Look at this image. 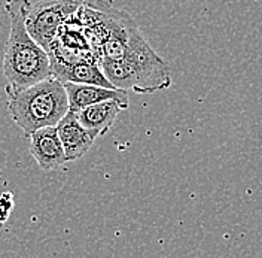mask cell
I'll return each mask as SVG.
<instances>
[{
	"instance_id": "6da1fadb",
	"label": "cell",
	"mask_w": 262,
	"mask_h": 258,
	"mask_svg": "<svg viewBox=\"0 0 262 258\" xmlns=\"http://www.w3.org/2000/svg\"><path fill=\"white\" fill-rule=\"evenodd\" d=\"M29 0H5L9 18V36L6 41L2 72L8 85L26 88L51 76L48 52L27 32L26 14Z\"/></svg>"
},
{
	"instance_id": "7a4b0ae2",
	"label": "cell",
	"mask_w": 262,
	"mask_h": 258,
	"mask_svg": "<svg viewBox=\"0 0 262 258\" xmlns=\"http://www.w3.org/2000/svg\"><path fill=\"white\" fill-rule=\"evenodd\" d=\"M8 111L26 136L36 130L57 127L69 112V98L64 84L49 76L26 88H14L6 84Z\"/></svg>"
},
{
	"instance_id": "3957f363",
	"label": "cell",
	"mask_w": 262,
	"mask_h": 258,
	"mask_svg": "<svg viewBox=\"0 0 262 258\" xmlns=\"http://www.w3.org/2000/svg\"><path fill=\"white\" fill-rule=\"evenodd\" d=\"M101 70L116 90L137 94H154L171 85L170 67L163 58L139 36L124 58L101 60Z\"/></svg>"
},
{
	"instance_id": "277c9868",
	"label": "cell",
	"mask_w": 262,
	"mask_h": 258,
	"mask_svg": "<svg viewBox=\"0 0 262 258\" xmlns=\"http://www.w3.org/2000/svg\"><path fill=\"white\" fill-rule=\"evenodd\" d=\"M81 0H39L29 3L26 14V27L33 39L48 51L55 41L60 27L76 14Z\"/></svg>"
},
{
	"instance_id": "5b68a950",
	"label": "cell",
	"mask_w": 262,
	"mask_h": 258,
	"mask_svg": "<svg viewBox=\"0 0 262 258\" xmlns=\"http://www.w3.org/2000/svg\"><path fill=\"white\" fill-rule=\"evenodd\" d=\"M30 152L39 167L45 172L64 166L66 154L57 127L36 130L30 136Z\"/></svg>"
},
{
	"instance_id": "8992f818",
	"label": "cell",
	"mask_w": 262,
	"mask_h": 258,
	"mask_svg": "<svg viewBox=\"0 0 262 258\" xmlns=\"http://www.w3.org/2000/svg\"><path fill=\"white\" fill-rule=\"evenodd\" d=\"M67 98H69V108L73 111H79L82 108L115 100L118 102L124 109L130 106V98L128 93L124 90H116V88H106L100 85H90V84H64Z\"/></svg>"
},
{
	"instance_id": "52a82bcc",
	"label": "cell",
	"mask_w": 262,
	"mask_h": 258,
	"mask_svg": "<svg viewBox=\"0 0 262 258\" xmlns=\"http://www.w3.org/2000/svg\"><path fill=\"white\" fill-rule=\"evenodd\" d=\"M57 131L64 148L66 162H75L86 155L96 141L82 127L78 120V113L73 109H69L63 120L57 124Z\"/></svg>"
},
{
	"instance_id": "ba28073f",
	"label": "cell",
	"mask_w": 262,
	"mask_h": 258,
	"mask_svg": "<svg viewBox=\"0 0 262 258\" xmlns=\"http://www.w3.org/2000/svg\"><path fill=\"white\" fill-rule=\"evenodd\" d=\"M121 111H124V108L118 102L107 100L82 108L76 111V113L82 127L96 139L98 136H104L107 133V130L114 126L115 120Z\"/></svg>"
},
{
	"instance_id": "9c48e42d",
	"label": "cell",
	"mask_w": 262,
	"mask_h": 258,
	"mask_svg": "<svg viewBox=\"0 0 262 258\" xmlns=\"http://www.w3.org/2000/svg\"><path fill=\"white\" fill-rule=\"evenodd\" d=\"M51 76L55 78L61 84H90V85H100L106 88H114L111 81L101 70L98 63H78L73 66H51Z\"/></svg>"
},
{
	"instance_id": "30bf717a",
	"label": "cell",
	"mask_w": 262,
	"mask_h": 258,
	"mask_svg": "<svg viewBox=\"0 0 262 258\" xmlns=\"http://www.w3.org/2000/svg\"><path fill=\"white\" fill-rule=\"evenodd\" d=\"M12 209H14V194L3 193L0 195V228L9 220Z\"/></svg>"
}]
</instances>
